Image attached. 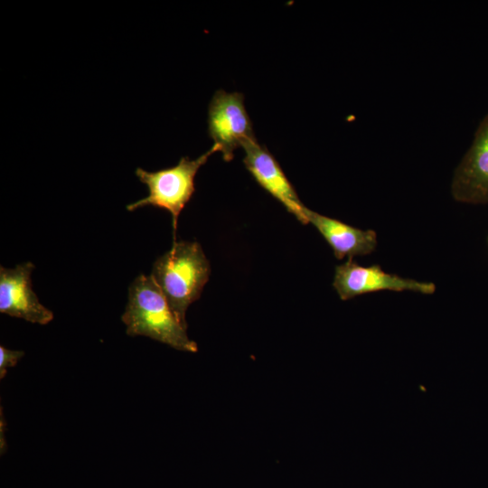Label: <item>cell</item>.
I'll return each mask as SVG.
<instances>
[{
  "label": "cell",
  "mask_w": 488,
  "mask_h": 488,
  "mask_svg": "<svg viewBox=\"0 0 488 488\" xmlns=\"http://www.w3.org/2000/svg\"><path fill=\"white\" fill-rule=\"evenodd\" d=\"M121 320L129 336H147L179 351H198L151 275L140 274L129 286Z\"/></svg>",
  "instance_id": "1"
},
{
  "label": "cell",
  "mask_w": 488,
  "mask_h": 488,
  "mask_svg": "<svg viewBox=\"0 0 488 488\" xmlns=\"http://www.w3.org/2000/svg\"><path fill=\"white\" fill-rule=\"evenodd\" d=\"M210 272L209 260L197 242L174 241L154 263L151 277L186 328L187 308L200 297Z\"/></svg>",
  "instance_id": "2"
},
{
  "label": "cell",
  "mask_w": 488,
  "mask_h": 488,
  "mask_svg": "<svg viewBox=\"0 0 488 488\" xmlns=\"http://www.w3.org/2000/svg\"><path fill=\"white\" fill-rule=\"evenodd\" d=\"M215 152H219V147L213 144L210 150L198 158L190 160L188 156H183L173 167L155 172L136 168V175L147 186L149 194L127 205V210L132 211L145 206L167 210L172 214L174 239H175L178 217L195 191V175L200 167Z\"/></svg>",
  "instance_id": "3"
},
{
  "label": "cell",
  "mask_w": 488,
  "mask_h": 488,
  "mask_svg": "<svg viewBox=\"0 0 488 488\" xmlns=\"http://www.w3.org/2000/svg\"><path fill=\"white\" fill-rule=\"evenodd\" d=\"M207 122L209 136L227 162L232 160L237 148L256 139L240 92L217 90L208 107Z\"/></svg>",
  "instance_id": "4"
},
{
  "label": "cell",
  "mask_w": 488,
  "mask_h": 488,
  "mask_svg": "<svg viewBox=\"0 0 488 488\" xmlns=\"http://www.w3.org/2000/svg\"><path fill=\"white\" fill-rule=\"evenodd\" d=\"M333 286L342 300L383 290L412 291L422 295H433L436 292L434 283L388 273L377 264L363 267L352 258L335 267Z\"/></svg>",
  "instance_id": "5"
},
{
  "label": "cell",
  "mask_w": 488,
  "mask_h": 488,
  "mask_svg": "<svg viewBox=\"0 0 488 488\" xmlns=\"http://www.w3.org/2000/svg\"><path fill=\"white\" fill-rule=\"evenodd\" d=\"M451 194L455 201L463 203H488V113L454 172Z\"/></svg>",
  "instance_id": "6"
},
{
  "label": "cell",
  "mask_w": 488,
  "mask_h": 488,
  "mask_svg": "<svg viewBox=\"0 0 488 488\" xmlns=\"http://www.w3.org/2000/svg\"><path fill=\"white\" fill-rule=\"evenodd\" d=\"M32 262H25L14 268L0 267V312L27 322L47 324L53 319V313L42 305L33 290Z\"/></svg>",
  "instance_id": "7"
},
{
  "label": "cell",
  "mask_w": 488,
  "mask_h": 488,
  "mask_svg": "<svg viewBox=\"0 0 488 488\" xmlns=\"http://www.w3.org/2000/svg\"><path fill=\"white\" fill-rule=\"evenodd\" d=\"M243 163L255 181L293 214L301 223L307 224L305 206L284 174L274 155L257 139L246 143Z\"/></svg>",
  "instance_id": "8"
},
{
  "label": "cell",
  "mask_w": 488,
  "mask_h": 488,
  "mask_svg": "<svg viewBox=\"0 0 488 488\" xmlns=\"http://www.w3.org/2000/svg\"><path fill=\"white\" fill-rule=\"evenodd\" d=\"M307 223H311L332 248L336 258L366 256L377 247V233L373 230H361L339 220L322 215L307 207Z\"/></svg>",
  "instance_id": "9"
},
{
  "label": "cell",
  "mask_w": 488,
  "mask_h": 488,
  "mask_svg": "<svg viewBox=\"0 0 488 488\" xmlns=\"http://www.w3.org/2000/svg\"><path fill=\"white\" fill-rule=\"evenodd\" d=\"M24 355L23 351L9 350L0 346V378L5 377L7 369L14 367L19 360Z\"/></svg>",
  "instance_id": "10"
},
{
  "label": "cell",
  "mask_w": 488,
  "mask_h": 488,
  "mask_svg": "<svg viewBox=\"0 0 488 488\" xmlns=\"http://www.w3.org/2000/svg\"><path fill=\"white\" fill-rule=\"evenodd\" d=\"M486 243H487V247H488V237H487V239H486Z\"/></svg>",
  "instance_id": "11"
}]
</instances>
